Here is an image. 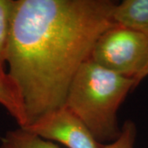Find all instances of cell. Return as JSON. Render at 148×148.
Masks as SVG:
<instances>
[{"label": "cell", "instance_id": "obj_10", "mask_svg": "<svg viewBox=\"0 0 148 148\" xmlns=\"http://www.w3.org/2000/svg\"><path fill=\"white\" fill-rule=\"evenodd\" d=\"M148 76V64H147V66H146V68L144 69L143 72L141 73V74L139 75V77H138V79H137V82H136V86H138L142 81H143L145 77H147Z\"/></svg>", "mask_w": 148, "mask_h": 148}, {"label": "cell", "instance_id": "obj_9", "mask_svg": "<svg viewBox=\"0 0 148 148\" xmlns=\"http://www.w3.org/2000/svg\"><path fill=\"white\" fill-rule=\"evenodd\" d=\"M136 137V124L131 120H127L122 127L119 136L110 143L103 145L102 148H133Z\"/></svg>", "mask_w": 148, "mask_h": 148}, {"label": "cell", "instance_id": "obj_7", "mask_svg": "<svg viewBox=\"0 0 148 148\" xmlns=\"http://www.w3.org/2000/svg\"><path fill=\"white\" fill-rule=\"evenodd\" d=\"M0 148H59L50 141L43 139L26 128L19 127L8 132L0 145Z\"/></svg>", "mask_w": 148, "mask_h": 148}, {"label": "cell", "instance_id": "obj_4", "mask_svg": "<svg viewBox=\"0 0 148 148\" xmlns=\"http://www.w3.org/2000/svg\"><path fill=\"white\" fill-rule=\"evenodd\" d=\"M48 141L68 148H102L89 129L65 106L49 111L23 127Z\"/></svg>", "mask_w": 148, "mask_h": 148}, {"label": "cell", "instance_id": "obj_6", "mask_svg": "<svg viewBox=\"0 0 148 148\" xmlns=\"http://www.w3.org/2000/svg\"><path fill=\"white\" fill-rule=\"evenodd\" d=\"M0 105L14 118L19 127L28 125L23 97L16 83L8 73L0 70Z\"/></svg>", "mask_w": 148, "mask_h": 148}, {"label": "cell", "instance_id": "obj_2", "mask_svg": "<svg viewBox=\"0 0 148 148\" xmlns=\"http://www.w3.org/2000/svg\"><path fill=\"white\" fill-rule=\"evenodd\" d=\"M134 80L104 69L90 58L74 76L64 105L89 129L98 143L113 142L119 134L117 112Z\"/></svg>", "mask_w": 148, "mask_h": 148}, {"label": "cell", "instance_id": "obj_1", "mask_svg": "<svg viewBox=\"0 0 148 148\" xmlns=\"http://www.w3.org/2000/svg\"><path fill=\"white\" fill-rule=\"evenodd\" d=\"M115 4L15 0L7 64L23 97L28 125L64 106L74 76L90 58L99 36L114 24Z\"/></svg>", "mask_w": 148, "mask_h": 148}, {"label": "cell", "instance_id": "obj_3", "mask_svg": "<svg viewBox=\"0 0 148 148\" xmlns=\"http://www.w3.org/2000/svg\"><path fill=\"white\" fill-rule=\"evenodd\" d=\"M90 58L114 73L134 80L148 64V36L113 24L96 40Z\"/></svg>", "mask_w": 148, "mask_h": 148}, {"label": "cell", "instance_id": "obj_5", "mask_svg": "<svg viewBox=\"0 0 148 148\" xmlns=\"http://www.w3.org/2000/svg\"><path fill=\"white\" fill-rule=\"evenodd\" d=\"M114 23L148 36V0H124L112 12Z\"/></svg>", "mask_w": 148, "mask_h": 148}, {"label": "cell", "instance_id": "obj_8", "mask_svg": "<svg viewBox=\"0 0 148 148\" xmlns=\"http://www.w3.org/2000/svg\"><path fill=\"white\" fill-rule=\"evenodd\" d=\"M15 0H0V70L5 71Z\"/></svg>", "mask_w": 148, "mask_h": 148}]
</instances>
